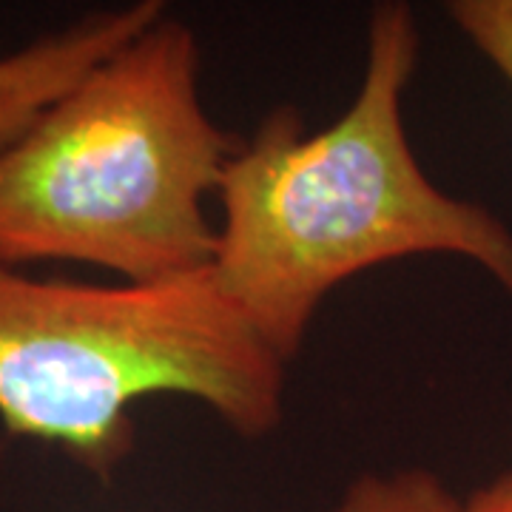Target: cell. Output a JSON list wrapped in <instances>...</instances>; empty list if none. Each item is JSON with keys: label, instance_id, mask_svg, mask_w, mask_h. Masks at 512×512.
Listing matches in <instances>:
<instances>
[{"label": "cell", "instance_id": "1", "mask_svg": "<svg viewBox=\"0 0 512 512\" xmlns=\"http://www.w3.org/2000/svg\"><path fill=\"white\" fill-rule=\"evenodd\" d=\"M421 35L407 0H376L362 83L328 128L271 111L222 177L211 268L271 348L291 362L330 293L410 256H456L512 296V231L447 194L413 154L404 92Z\"/></svg>", "mask_w": 512, "mask_h": 512}, {"label": "cell", "instance_id": "2", "mask_svg": "<svg viewBox=\"0 0 512 512\" xmlns=\"http://www.w3.org/2000/svg\"><path fill=\"white\" fill-rule=\"evenodd\" d=\"M242 140L200 97V46L165 15L0 148V262H80L120 282L211 265L220 194Z\"/></svg>", "mask_w": 512, "mask_h": 512}, {"label": "cell", "instance_id": "3", "mask_svg": "<svg viewBox=\"0 0 512 512\" xmlns=\"http://www.w3.org/2000/svg\"><path fill=\"white\" fill-rule=\"evenodd\" d=\"M285 359L225 293L214 268L86 285L0 262V421L109 478L134 447L131 407L183 396L242 439L285 413Z\"/></svg>", "mask_w": 512, "mask_h": 512}, {"label": "cell", "instance_id": "4", "mask_svg": "<svg viewBox=\"0 0 512 512\" xmlns=\"http://www.w3.org/2000/svg\"><path fill=\"white\" fill-rule=\"evenodd\" d=\"M171 6L174 0H134L0 57V148L20 137L94 66L163 20Z\"/></svg>", "mask_w": 512, "mask_h": 512}, {"label": "cell", "instance_id": "5", "mask_svg": "<svg viewBox=\"0 0 512 512\" xmlns=\"http://www.w3.org/2000/svg\"><path fill=\"white\" fill-rule=\"evenodd\" d=\"M458 504L436 473L407 467L353 478L325 512H458Z\"/></svg>", "mask_w": 512, "mask_h": 512}, {"label": "cell", "instance_id": "6", "mask_svg": "<svg viewBox=\"0 0 512 512\" xmlns=\"http://www.w3.org/2000/svg\"><path fill=\"white\" fill-rule=\"evenodd\" d=\"M456 29L512 86V0H447Z\"/></svg>", "mask_w": 512, "mask_h": 512}, {"label": "cell", "instance_id": "7", "mask_svg": "<svg viewBox=\"0 0 512 512\" xmlns=\"http://www.w3.org/2000/svg\"><path fill=\"white\" fill-rule=\"evenodd\" d=\"M458 512H512V467L464 498Z\"/></svg>", "mask_w": 512, "mask_h": 512}, {"label": "cell", "instance_id": "8", "mask_svg": "<svg viewBox=\"0 0 512 512\" xmlns=\"http://www.w3.org/2000/svg\"><path fill=\"white\" fill-rule=\"evenodd\" d=\"M0 458H3V441H0Z\"/></svg>", "mask_w": 512, "mask_h": 512}]
</instances>
